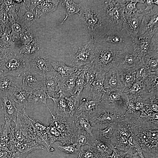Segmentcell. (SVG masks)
<instances>
[{"label":"cell","instance_id":"6da1fadb","mask_svg":"<svg viewBox=\"0 0 158 158\" xmlns=\"http://www.w3.org/2000/svg\"><path fill=\"white\" fill-rule=\"evenodd\" d=\"M104 0H82L79 16L83 26L95 42L110 29L104 8Z\"/></svg>","mask_w":158,"mask_h":158},{"label":"cell","instance_id":"7a4b0ae2","mask_svg":"<svg viewBox=\"0 0 158 158\" xmlns=\"http://www.w3.org/2000/svg\"><path fill=\"white\" fill-rule=\"evenodd\" d=\"M139 142L145 158H158V120L135 116L125 118Z\"/></svg>","mask_w":158,"mask_h":158},{"label":"cell","instance_id":"3957f363","mask_svg":"<svg viewBox=\"0 0 158 158\" xmlns=\"http://www.w3.org/2000/svg\"><path fill=\"white\" fill-rule=\"evenodd\" d=\"M52 118L49 119L50 125L47 133L50 143L52 145L56 141L61 142L63 145L75 143V136L78 128L74 122L68 121L65 118L54 116L51 111Z\"/></svg>","mask_w":158,"mask_h":158},{"label":"cell","instance_id":"277c9868","mask_svg":"<svg viewBox=\"0 0 158 158\" xmlns=\"http://www.w3.org/2000/svg\"><path fill=\"white\" fill-rule=\"evenodd\" d=\"M126 111L123 107L100 102L96 111L89 117L90 122L93 129L102 130L124 119Z\"/></svg>","mask_w":158,"mask_h":158},{"label":"cell","instance_id":"5b68a950","mask_svg":"<svg viewBox=\"0 0 158 158\" xmlns=\"http://www.w3.org/2000/svg\"><path fill=\"white\" fill-rule=\"evenodd\" d=\"M126 51L114 50L95 42L93 61L97 72L106 73L111 70L116 69Z\"/></svg>","mask_w":158,"mask_h":158},{"label":"cell","instance_id":"8992f818","mask_svg":"<svg viewBox=\"0 0 158 158\" xmlns=\"http://www.w3.org/2000/svg\"><path fill=\"white\" fill-rule=\"evenodd\" d=\"M118 51H126L132 53V40L124 30L110 29L95 42Z\"/></svg>","mask_w":158,"mask_h":158},{"label":"cell","instance_id":"52a82bcc","mask_svg":"<svg viewBox=\"0 0 158 158\" xmlns=\"http://www.w3.org/2000/svg\"><path fill=\"white\" fill-rule=\"evenodd\" d=\"M27 70L26 60L4 51L0 60V76H19Z\"/></svg>","mask_w":158,"mask_h":158},{"label":"cell","instance_id":"ba28073f","mask_svg":"<svg viewBox=\"0 0 158 158\" xmlns=\"http://www.w3.org/2000/svg\"><path fill=\"white\" fill-rule=\"evenodd\" d=\"M125 0H104V8L110 29L121 30L123 19Z\"/></svg>","mask_w":158,"mask_h":158},{"label":"cell","instance_id":"9c48e42d","mask_svg":"<svg viewBox=\"0 0 158 158\" xmlns=\"http://www.w3.org/2000/svg\"><path fill=\"white\" fill-rule=\"evenodd\" d=\"M95 42L90 39L82 43L73 51L70 56L71 63L73 67L78 68L93 61Z\"/></svg>","mask_w":158,"mask_h":158},{"label":"cell","instance_id":"30bf717a","mask_svg":"<svg viewBox=\"0 0 158 158\" xmlns=\"http://www.w3.org/2000/svg\"><path fill=\"white\" fill-rule=\"evenodd\" d=\"M11 135L7 143L8 149L12 153L13 158H25L33 151L44 149L43 145L32 139L27 138L20 142Z\"/></svg>","mask_w":158,"mask_h":158},{"label":"cell","instance_id":"8fae6325","mask_svg":"<svg viewBox=\"0 0 158 158\" xmlns=\"http://www.w3.org/2000/svg\"><path fill=\"white\" fill-rule=\"evenodd\" d=\"M27 70L37 73L45 78L54 76L58 73L54 71L49 60L39 55L31 56L26 60Z\"/></svg>","mask_w":158,"mask_h":158},{"label":"cell","instance_id":"7c38bea8","mask_svg":"<svg viewBox=\"0 0 158 158\" xmlns=\"http://www.w3.org/2000/svg\"><path fill=\"white\" fill-rule=\"evenodd\" d=\"M130 126L125 119L117 122L114 139L112 144L113 147L127 152L129 151L128 141L131 135Z\"/></svg>","mask_w":158,"mask_h":158},{"label":"cell","instance_id":"4fadbf2b","mask_svg":"<svg viewBox=\"0 0 158 158\" xmlns=\"http://www.w3.org/2000/svg\"><path fill=\"white\" fill-rule=\"evenodd\" d=\"M157 31L158 7L154 11L148 12L144 15L138 32V36L143 38H150Z\"/></svg>","mask_w":158,"mask_h":158},{"label":"cell","instance_id":"5bb4252c","mask_svg":"<svg viewBox=\"0 0 158 158\" xmlns=\"http://www.w3.org/2000/svg\"><path fill=\"white\" fill-rule=\"evenodd\" d=\"M21 86L29 92L41 89L46 92L45 78L37 73L26 71L18 76Z\"/></svg>","mask_w":158,"mask_h":158},{"label":"cell","instance_id":"9a60e30c","mask_svg":"<svg viewBox=\"0 0 158 158\" xmlns=\"http://www.w3.org/2000/svg\"><path fill=\"white\" fill-rule=\"evenodd\" d=\"M148 12L140 8L135 13L127 14L124 13L122 29L125 30L131 39L138 36L143 16Z\"/></svg>","mask_w":158,"mask_h":158},{"label":"cell","instance_id":"2e32d148","mask_svg":"<svg viewBox=\"0 0 158 158\" xmlns=\"http://www.w3.org/2000/svg\"><path fill=\"white\" fill-rule=\"evenodd\" d=\"M127 99V95L124 90L105 89L100 102L121 106L126 109Z\"/></svg>","mask_w":158,"mask_h":158},{"label":"cell","instance_id":"e0dca14e","mask_svg":"<svg viewBox=\"0 0 158 158\" xmlns=\"http://www.w3.org/2000/svg\"><path fill=\"white\" fill-rule=\"evenodd\" d=\"M113 148L111 144L96 139L93 136L89 149L93 153L95 158H109Z\"/></svg>","mask_w":158,"mask_h":158},{"label":"cell","instance_id":"ac0fdd59","mask_svg":"<svg viewBox=\"0 0 158 158\" xmlns=\"http://www.w3.org/2000/svg\"><path fill=\"white\" fill-rule=\"evenodd\" d=\"M0 103L3 108L5 118H8L14 122L18 115L19 109L15 106V102L9 94L0 95Z\"/></svg>","mask_w":158,"mask_h":158},{"label":"cell","instance_id":"d6986e66","mask_svg":"<svg viewBox=\"0 0 158 158\" xmlns=\"http://www.w3.org/2000/svg\"><path fill=\"white\" fill-rule=\"evenodd\" d=\"M151 38L137 37L132 39L133 54L138 58L141 59L150 51Z\"/></svg>","mask_w":158,"mask_h":158},{"label":"cell","instance_id":"ffe728a7","mask_svg":"<svg viewBox=\"0 0 158 158\" xmlns=\"http://www.w3.org/2000/svg\"><path fill=\"white\" fill-rule=\"evenodd\" d=\"M104 87L105 89L123 90L126 87L121 81L119 73L116 69L111 70L106 73Z\"/></svg>","mask_w":158,"mask_h":158},{"label":"cell","instance_id":"44dd1931","mask_svg":"<svg viewBox=\"0 0 158 158\" xmlns=\"http://www.w3.org/2000/svg\"><path fill=\"white\" fill-rule=\"evenodd\" d=\"M76 78L75 72L73 74L61 77L59 81L60 94L65 97L75 95V82Z\"/></svg>","mask_w":158,"mask_h":158},{"label":"cell","instance_id":"7402d4cb","mask_svg":"<svg viewBox=\"0 0 158 158\" xmlns=\"http://www.w3.org/2000/svg\"><path fill=\"white\" fill-rule=\"evenodd\" d=\"M117 123H111L107 128L102 130L93 129L92 131L93 136L96 139L109 143L112 145Z\"/></svg>","mask_w":158,"mask_h":158},{"label":"cell","instance_id":"603a6c76","mask_svg":"<svg viewBox=\"0 0 158 158\" xmlns=\"http://www.w3.org/2000/svg\"><path fill=\"white\" fill-rule=\"evenodd\" d=\"M106 73L103 71L97 72L95 80L92 83L90 91L94 99L100 101L105 91L104 82Z\"/></svg>","mask_w":158,"mask_h":158},{"label":"cell","instance_id":"cb8c5ba5","mask_svg":"<svg viewBox=\"0 0 158 158\" xmlns=\"http://www.w3.org/2000/svg\"><path fill=\"white\" fill-rule=\"evenodd\" d=\"M18 86H21L18 76H0V94H9Z\"/></svg>","mask_w":158,"mask_h":158},{"label":"cell","instance_id":"d4e9b609","mask_svg":"<svg viewBox=\"0 0 158 158\" xmlns=\"http://www.w3.org/2000/svg\"><path fill=\"white\" fill-rule=\"evenodd\" d=\"M61 76L58 73L54 76L45 78L46 93L50 98H57L61 93L59 81Z\"/></svg>","mask_w":158,"mask_h":158},{"label":"cell","instance_id":"484cf974","mask_svg":"<svg viewBox=\"0 0 158 158\" xmlns=\"http://www.w3.org/2000/svg\"><path fill=\"white\" fill-rule=\"evenodd\" d=\"M16 103H18L21 110L25 109L28 104L29 92L21 86L15 87L9 94Z\"/></svg>","mask_w":158,"mask_h":158},{"label":"cell","instance_id":"4316f807","mask_svg":"<svg viewBox=\"0 0 158 158\" xmlns=\"http://www.w3.org/2000/svg\"><path fill=\"white\" fill-rule=\"evenodd\" d=\"M141 60L133 53L126 51L115 69L118 72L128 70L135 67Z\"/></svg>","mask_w":158,"mask_h":158},{"label":"cell","instance_id":"83f0119b","mask_svg":"<svg viewBox=\"0 0 158 158\" xmlns=\"http://www.w3.org/2000/svg\"><path fill=\"white\" fill-rule=\"evenodd\" d=\"M54 102V111L57 115L64 118L69 117V110L65 97L60 94L58 98H50Z\"/></svg>","mask_w":158,"mask_h":158},{"label":"cell","instance_id":"f1b7e54d","mask_svg":"<svg viewBox=\"0 0 158 158\" xmlns=\"http://www.w3.org/2000/svg\"><path fill=\"white\" fill-rule=\"evenodd\" d=\"M74 122L78 129H83L93 136V128L90 122L89 116L85 112H81L76 114L75 117Z\"/></svg>","mask_w":158,"mask_h":158},{"label":"cell","instance_id":"f546056e","mask_svg":"<svg viewBox=\"0 0 158 158\" xmlns=\"http://www.w3.org/2000/svg\"><path fill=\"white\" fill-rule=\"evenodd\" d=\"M83 102L79 106L77 111L84 112L87 113L89 117L93 114L97 109L100 101L96 100L90 96L85 100L83 99Z\"/></svg>","mask_w":158,"mask_h":158},{"label":"cell","instance_id":"4dcf8cb0","mask_svg":"<svg viewBox=\"0 0 158 158\" xmlns=\"http://www.w3.org/2000/svg\"><path fill=\"white\" fill-rule=\"evenodd\" d=\"M83 66L85 71L84 88L90 91L91 85L95 78L97 70L93 61Z\"/></svg>","mask_w":158,"mask_h":158},{"label":"cell","instance_id":"1f68e13d","mask_svg":"<svg viewBox=\"0 0 158 158\" xmlns=\"http://www.w3.org/2000/svg\"><path fill=\"white\" fill-rule=\"evenodd\" d=\"M149 92V98L158 94V71L151 72L147 78L143 81Z\"/></svg>","mask_w":158,"mask_h":158},{"label":"cell","instance_id":"d6a6232c","mask_svg":"<svg viewBox=\"0 0 158 158\" xmlns=\"http://www.w3.org/2000/svg\"><path fill=\"white\" fill-rule=\"evenodd\" d=\"M49 98L46 92L43 90L39 89L29 92L28 104H36L44 103L49 108L46 103L47 99Z\"/></svg>","mask_w":158,"mask_h":158},{"label":"cell","instance_id":"836d02e7","mask_svg":"<svg viewBox=\"0 0 158 158\" xmlns=\"http://www.w3.org/2000/svg\"><path fill=\"white\" fill-rule=\"evenodd\" d=\"M118 72L121 81L125 87L127 89L129 88L136 80L135 66Z\"/></svg>","mask_w":158,"mask_h":158},{"label":"cell","instance_id":"e575fe53","mask_svg":"<svg viewBox=\"0 0 158 158\" xmlns=\"http://www.w3.org/2000/svg\"><path fill=\"white\" fill-rule=\"evenodd\" d=\"M5 123L0 130V143L7 145L11 135L13 127L12 121L8 118H5Z\"/></svg>","mask_w":158,"mask_h":158},{"label":"cell","instance_id":"d590c367","mask_svg":"<svg viewBox=\"0 0 158 158\" xmlns=\"http://www.w3.org/2000/svg\"><path fill=\"white\" fill-rule=\"evenodd\" d=\"M60 0L43 1L37 6L38 16H41L48 14L55 11L57 8Z\"/></svg>","mask_w":158,"mask_h":158},{"label":"cell","instance_id":"8d00e7d4","mask_svg":"<svg viewBox=\"0 0 158 158\" xmlns=\"http://www.w3.org/2000/svg\"><path fill=\"white\" fill-rule=\"evenodd\" d=\"M51 64L54 71L57 72L62 77L73 74L77 70L75 67L69 66L61 62H53Z\"/></svg>","mask_w":158,"mask_h":158},{"label":"cell","instance_id":"74e56055","mask_svg":"<svg viewBox=\"0 0 158 158\" xmlns=\"http://www.w3.org/2000/svg\"><path fill=\"white\" fill-rule=\"evenodd\" d=\"M91 135L86 131L82 129H78L76 133L75 142L76 147L79 150L81 146L86 145H90L92 138Z\"/></svg>","mask_w":158,"mask_h":158},{"label":"cell","instance_id":"f35d334b","mask_svg":"<svg viewBox=\"0 0 158 158\" xmlns=\"http://www.w3.org/2000/svg\"><path fill=\"white\" fill-rule=\"evenodd\" d=\"M82 93H77L73 95L65 97L69 110V117H73L77 111Z\"/></svg>","mask_w":158,"mask_h":158},{"label":"cell","instance_id":"ab89813d","mask_svg":"<svg viewBox=\"0 0 158 158\" xmlns=\"http://www.w3.org/2000/svg\"><path fill=\"white\" fill-rule=\"evenodd\" d=\"M77 68L75 95L77 93H82L85 86V70L83 66Z\"/></svg>","mask_w":158,"mask_h":158},{"label":"cell","instance_id":"60d3db41","mask_svg":"<svg viewBox=\"0 0 158 158\" xmlns=\"http://www.w3.org/2000/svg\"><path fill=\"white\" fill-rule=\"evenodd\" d=\"M142 64L151 72L158 71V54L146 55L141 59Z\"/></svg>","mask_w":158,"mask_h":158},{"label":"cell","instance_id":"b9f144b4","mask_svg":"<svg viewBox=\"0 0 158 158\" xmlns=\"http://www.w3.org/2000/svg\"><path fill=\"white\" fill-rule=\"evenodd\" d=\"M136 71V80L142 81L146 80L149 75L151 72L140 61L135 66Z\"/></svg>","mask_w":158,"mask_h":158},{"label":"cell","instance_id":"7bdbcfd3","mask_svg":"<svg viewBox=\"0 0 158 158\" xmlns=\"http://www.w3.org/2000/svg\"><path fill=\"white\" fill-rule=\"evenodd\" d=\"M62 6L70 16L75 14L79 15L80 11L79 4H78L72 0H63Z\"/></svg>","mask_w":158,"mask_h":158},{"label":"cell","instance_id":"ee69618b","mask_svg":"<svg viewBox=\"0 0 158 158\" xmlns=\"http://www.w3.org/2000/svg\"><path fill=\"white\" fill-rule=\"evenodd\" d=\"M126 3L123 4L124 13L127 14H131L138 12L140 9H138L136 6L138 3L131 0H125Z\"/></svg>","mask_w":158,"mask_h":158},{"label":"cell","instance_id":"f6af8a7d","mask_svg":"<svg viewBox=\"0 0 158 158\" xmlns=\"http://www.w3.org/2000/svg\"><path fill=\"white\" fill-rule=\"evenodd\" d=\"M76 143H74L63 146L58 145V148L61 151L66 153L74 154L79 150L76 147Z\"/></svg>","mask_w":158,"mask_h":158},{"label":"cell","instance_id":"bcb514c9","mask_svg":"<svg viewBox=\"0 0 158 158\" xmlns=\"http://www.w3.org/2000/svg\"><path fill=\"white\" fill-rule=\"evenodd\" d=\"M140 112V117L150 119L153 120H158V112L152 111L149 108H147Z\"/></svg>","mask_w":158,"mask_h":158},{"label":"cell","instance_id":"7dc6e473","mask_svg":"<svg viewBox=\"0 0 158 158\" xmlns=\"http://www.w3.org/2000/svg\"><path fill=\"white\" fill-rule=\"evenodd\" d=\"M24 10L23 16L25 21L29 24H32L35 20V15L32 11H27L25 8Z\"/></svg>","mask_w":158,"mask_h":158},{"label":"cell","instance_id":"c3c4849f","mask_svg":"<svg viewBox=\"0 0 158 158\" xmlns=\"http://www.w3.org/2000/svg\"><path fill=\"white\" fill-rule=\"evenodd\" d=\"M78 158H95L93 153L89 149L87 150H84L83 146L81 150L78 154Z\"/></svg>","mask_w":158,"mask_h":158},{"label":"cell","instance_id":"681fc988","mask_svg":"<svg viewBox=\"0 0 158 158\" xmlns=\"http://www.w3.org/2000/svg\"><path fill=\"white\" fill-rule=\"evenodd\" d=\"M127 152L118 150L113 147V152L109 156V158H124Z\"/></svg>","mask_w":158,"mask_h":158},{"label":"cell","instance_id":"f907efd6","mask_svg":"<svg viewBox=\"0 0 158 158\" xmlns=\"http://www.w3.org/2000/svg\"><path fill=\"white\" fill-rule=\"evenodd\" d=\"M144 4L146 6V8L144 10L147 11L148 12L152 11L153 8L154 6V4L153 1L152 0H144Z\"/></svg>","mask_w":158,"mask_h":158},{"label":"cell","instance_id":"816d5d0a","mask_svg":"<svg viewBox=\"0 0 158 158\" xmlns=\"http://www.w3.org/2000/svg\"><path fill=\"white\" fill-rule=\"evenodd\" d=\"M0 158H13V157L8 150L0 149Z\"/></svg>","mask_w":158,"mask_h":158},{"label":"cell","instance_id":"f5cc1de1","mask_svg":"<svg viewBox=\"0 0 158 158\" xmlns=\"http://www.w3.org/2000/svg\"><path fill=\"white\" fill-rule=\"evenodd\" d=\"M0 18L1 21L4 23H6L9 19L8 15L4 9H2L1 11Z\"/></svg>","mask_w":158,"mask_h":158},{"label":"cell","instance_id":"db71d44e","mask_svg":"<svg viewBox=\"0 0 158 158\" xmlns=\"http://www.w3.org/2000/svg\"><path fill=\"white\" fill-rule=\"evenodd\" d=\"M124 158H141L138 152L133 153L132 150H129L127 153Z\"/></svg>","mask_w":158,"mask_h":158},{"label":"cell","instance_id":"11a10c76","mask_svg":"<svg viewBox=\"0 0 158 158\" xmlns=\"http://www.w3.org/2000/svg\"><path fill=\"white\" fill-rule=\"evenodd\" d=\"M29 1V5L30 8L33 10L35 8L40 4L43 1V0H30Z\"/></svg>","mask_w":158,"mask_h":158},{"label":"cell","instance_id":"9f6ffc18","mask_svg":"<svg viewBox=\"0 0 158 158\" xmlns=\"http://www.w3.org/2000/svg\"><path fill=\"white\" fill-rule=\"evenodd\" d=\"M5 123L4 113L0 103V130Z\"/></svg>","mask_w":158,"mask_h":158},{"label":"cell","instance_id":"6f0895ef","mask_svg":"<svg viewBox=\"0 0 158 158\" xmlns=\"http://www.w3.org/2000/svg\"><path fill=\"white\" fill-rule=\"evenodd\" d=\"M12 29L14 32H19L21 30V27L18 23H14L12 25Z\"/></svg>","mask_w":158,"mask_h":158},{"label":"cell","instance_id":"680465c9","mask_svg":"<svg viewBox=\"0 0 158 158\" xmlns=\"http://www.w3.org/2000/svg\"><path fill=\"white\" fill-rule=\"evenodd\" d=\"M12 2V0H5L4 1V3L7 6H8L11 5Z\"/></svg>","mask_w":158,"mask_h":158},{"label":"cell","instance_id":"91938a15","mask_svg":"<svg viewBox=\"0 0 158 158\" xmlns=\"http://www.w3.org/2000/svg\"><path fill=\"white\" fill-rule=\"evenodd\" d=\"M138 152L139 155L140 156L141 158H145L143 156V155L141 150L139 151Z\"/></svg>","mask_w":158,"mask_h":158},{"label":"cell","instance_id":"94428289","mask_svg":"<svg viewBox=\"0 0 158 158\" xmlns=\"http://www.w3.org/2000/svg\"><path fill=\"white\" fill-rule=\"evenodd\" d=\"M153 2H154V4H156V5H158V0H154V1H153Z\"/></svg>","mask_w":158,"mask_h":158},{"label":"cell","instance_id":"6125c7cd","mask_svg":"<svg viewBox=\"0 0 158 158\" xmlns=\"http://www.w3.org/2000/svg\"><path fill=\"white\" fill-rule=\"evenodd\" d=\"M22 0H16L14 1H15V2L18 3H20L22 1Z\"/></svg>","mask_w":158,"mask_h":158}]
</instances>
